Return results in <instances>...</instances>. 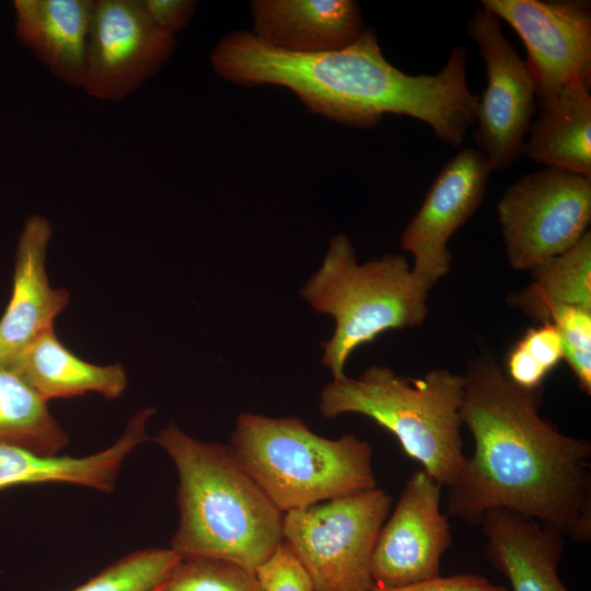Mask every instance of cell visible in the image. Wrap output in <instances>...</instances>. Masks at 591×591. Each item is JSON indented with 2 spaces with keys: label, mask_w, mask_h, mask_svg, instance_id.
<instances>
[{
  "label": "cell",
  "mask_w": 591,
  "mask_h": 591,
  "mask_svg": "<svg viewBox=\"0 0 591 591\" xmlns=\"http://www.w3.org/2000/svg\"><path fill=\"white\" fill-rule=\"evenodd\" d=\"M230 445L282 513L376 487L368 442L321 437L298 417L241 414Z\"/></svg>",
  "instance_id": "cell-6"
},
{
  "label": "cell",
  "mask_w": 591,
  "mask_h": 591,
  "mask_svg": "<svg viewBox=\"0 0 591 591\" xmlns=\"http://www.w3.org/2000/svg\"><path fill=\"white\" fill-rule=\"evenodd\" d=\"M467 32L478 46L487 77L473 137L491 172H501L524 154L525 137L537 111L535 88L497 15L483 7L475 10Z\"/></svg>",
  "instance_id": "cell-9"
},
{
  "label": "cell",
  "mask_w": 591,
  "mask_h": 591,
  "mask_svg": "<svg viewBox=\"0 0 591 591\" xmlns=\"http://www.w3.org/2000/svg\"><path fill=\"white\" fill-rule=\"evenodd\" d=\"M563 359V345L555 326L544 321L529 328L507 357L506 375L514 384L534 390L543 387L546 375Z\"/></svg>",
  "instance_id": "cell-26"
},
{
  "label": "cell",
  "mask_w": 591,
  "mask_h": 591,
  "mask_svg": "<svg viewBox=\"0 0 591 591\" xmlns=\"http://www.w3.org/2000/svg\"><path fill=\"white\" fill-rule=\"evenodd\" d=\"M463 376L461 418L474 450L448 488V515L477 525L488 510L507 509L590 543V441L543 418V387L514 384L493 357L474 358Z\"/></svg>",
  "instance_id": "cell-1"
},
{
  "label": "cell",
  "mask_w": 591,
  "mask_h": 591,
  "mask_svg": "<svg viewBox=\"0 0 591 591\" xmlns=\"http://www.w3.org/2000/svg\"><path fill=\"white\" fill-rule=\"evenodd\" d=\"M370 591H507V589L491 583L483 576L461 573L449 577L439 576L430 580L397 588L373 586Z\"/></svg>",
  "instance_id": "cell-29"
},
{
  "label": "cell",
  "mask_w": 591,
  "mask_h": 591,
  "mask_svg": "<svg viewBox=\"0 0 591 591\" xmlns=\"http://www.w3.org/2000/svg\"><path fill=\"white\" fill-rule=\"evenodd\" d=\"M432 287L403 255L389 253L359 264L350 239L334 235L321 267L300 291L313 310L335 321L322 356L333 380L346 378L345 364L361 345L387 331L420 326Z\"/></svg>",
  "instance_id": "cell-5"
},
{
  "label": "cell",
  "mask_w": 591,
  "mask_h": 591,
  "mask_svg": "<svg viewBox=\"0 0 591 591\" xmlns=\"http://www.w3.org/2000/svg\"><path fill=\"white\" fill-rule=\"evenodd\" d=\"M253 31L266 44L292 53L343 49L367 28L354 0H254Z\"/></svg>",
  "instance_id": "cell-15"
},
{
  "label": "cell",
  "mask_w": 591,
  "mask_h": 591,
  "mask_svg": "<svg viewBox=\"0 0 591 591\" xmlns=\"http://www.w3.org/2000/svg\"><path fill=\"white\" fill-rule=\"evenodd\" d=\"M490 173L482 151L460 150L445 162L404 229L401 247L413 255V270L433 286L449 273L450 237L482 205Z\"/></svg>",
  "instance_id": "cell-13"
},
{
  "label": "cell",
  "mask_w": 591,
  "mask_h": 591,
  "mask_svg": "<svg viewBox=\"0 0 591 591\" xmlns=\"http://www.w3.org/2000/svg\"><path fill=\"white\" fill-rule=\"evenodd\" d=\"M210 61L233 84L287 88L309 112L339 124L372 128L384 114L406 115L429 125L452 147L464 140L477 105L464 54L451 51L436 74L412 76L385 58L372 27L343 49L321 53L287 51L251 31H233L219 39Z\"/></svg>",
  "instance_id": "cell-2"
},
{
  "label": "cell",
  "mask_w": 591,
  "mask_h": 591,
  "mask_svg": "<svg viewBox=\"0 0 591 591\" xmlns=\"http://www.w3.org/2000/svg\"><path fill=\"white\" fill-rule=\"evenodd\" d=\"M496 209L508 263L532 271L589 230L591 178L545 166L513 182Z\"/></svg>",
  "instance_id": "cell-8"
},
{
  "label": "cell",
  "mask_w": 591,
  "mask_h": 591,
  "mask_svg": "<svg viewBox=\"0 0 591 591\" xmlns=\"http://www.w3.org/2000/svg\"><path fill=\"white\" fill-rule=\"evenodd\" d=\"M533 282L510 296V302L546 299L591 309V232L564 253L532 270Z\"/></svg>",
  "instance_id": "cell-22"
},
{
  "label": "cell",
  "mask_w": 591,
  "mask_h": 591,
  "mask_svg": "<svg viewBox=\"0 0 591 591\" xmlns=\"http://www.w3.org/2000/svg\"><path fill=\"white\" fill-rule=\"evenodd\" d=\"M154 413L153 407L139 409L111 447L84 457L42 455L0 443V489L20 484L55 482L111 491L125 457L148 439L147 424Z\"/></svg>",
  "instance_id": "cell-18"
},
{
  "label": "cell",
  "mask_w": 591,
  "mask_h": 591,
  "mask_svg": "<svg viewBox=\"0 0 591 591\" xmlns=\"http://www.w3.org/2000/svg\"><path fill=\"white\" fill-rule=\"evenodd\" d=\"M479 524L487 559L512 591H569L558 576L565 537L556 529L500 508L485 512Z\"/></svg>",
  "instance_id": "cell-16"
},
{
  "label": "cell",
  "mask_w": 591,
  "mask_h": 591,
  "mask_svg": "<svg viewBox=\"0 0 591 591\" xmlns=\"http://www.w3.org/2000/svg\"><path fill=\"white\" fill-rule=\"evenodd\" d=\"M95 0H14L15 35L62 82L81 88Z\"/></svg>",
  "instance_id": "cell-17"
},
{
  "label": "cell",
  "mask_w": 591,
  "mask_h": 591,
  "mask_svg": "<svg viewBox=\"0 0 591 591\" xmlns=\"http://www.w3.org/2000/svg\"><path fill=\"white\" fill-rule=\"evenodd\" d=\"M442 488L422 468L407 479L374 546V586L405 587L440 576L441 557L452 543L448 515L440 508Z\"/></svg>",
  "instance_id": "cell-12"
},
{
  "label": "cell",
  "mask_w": 591,
  "mask_h": 591,
  "mask_svg": "<svg viewBox=\"0 0 591 591\" xmlns=\"http://www.w3.org/2000/svg\"><path fill=\"white\" fill-rule=\"evenodd\" d=\"M463 390V374L448 369L413 379L371 366L357 379L346 376L326 384L318 408L327 419L348 413L371 418L448 489L466 460L461 434Z\"/></svg>",
  "instance_id": "cell-4"
},
{
  "label": "cell",
  "mask_w": 591,
  "mask_h": 591,
  "mask_svg": "<svg viewBox=\"0 0 591 591\" xmlns=\"http://www.w3.org/2000/svg\"><path fill=\"white\" fill-rule=\"evenodd\" d=\"M43 399L68 398L96 392L116 399L128 384L120 362L99 366L80 359L61 344L54 329L39 335L13 358L1 362Z\"/></svg>",
  "instance_id": "cell-19"
},
{
  "label": "cell",
  "mask_w": 591,
  "mask_h": 591,
  "mask_svg": "<svg viewBox=\"0 0 591 591\" xmlns=\"http://www.w3.org/2000/svg\"><path fill=\"white\" fill-rule=\"evenodd\" d=\"M176 37L160 30L141 0H95L81 88L120 101L154 77L171 58Z\"/></svg>",
  "instance_id": "cell-10"
},
{
  "label": "cell",
  "mask_w": 591,
  "mask_h": 591,
  "mask_svg": "<svg viewBox=\"0 0 591 591\" xmlns=\"http://www.w3.org/2000/svg\"><path fill=\"white\" fill-rule=\"evenodd\" d=\"M256 573L265 591H313L308 573L285 542Z\"/></svg>",
  "instance_id": "cell-27"
},
{
  "label": "cell",
  "mask_w": 591,
  "mask_h": 591,
  "mask_svg": "<svg viewBox=\"0 0 591 591\" xmlns=\"http://www.w3.org/2000/svg\"><path fill=\"white\" fill-rule=\"evenodd\" d=\"M153 441L178 474L179 521L171 549L179 558H220L256 571L283 542V513L239 461L230 444L205 442L175 422Z\"/></svg>",
  "instance_id": "cell-3"
},
{
  "label": "cell",
  "mask_w": 591,
  "mask_h": 591,
  "mask_svg": "<svg viewBox=\"0 0 591 591\" xmlns=\"http://www.w3.org/2000/svg\"><path fill=\"white\" fill-rule=\"evenodd\" d=\"M178 559L171 548L135 551L71 591H152Z\"/></svg>",
  "instance_id": "cell-25"
},
{
  "label": "cell",
  "mask_w": 591,
  "mask_h": 591,
  "mask_svg": "<svg viewBox=\"0 0 591 591\" xmlns=\"http://www.w3.org/2000/svg\"><path fill=\"white\" fill-rule=\"evenodd\" d=\"M480 3L507 22L522 40L536 100L549 97L573 82H591L589 4L541 0H482Z\"/></svg>",
  "instance_id": "cell-11"
},
{
  "label": "cell",
  "mask_w": 591,
  "mask_h": 591,
  "mask_svg": "<svg viewBox=\"0 0 591 591\" xmlns=\"http://www.w3.org/2000/svg\"><path fill=\"white\" fill-rule=\"evenodd\" d=\"M53 235L48 218L31 215L19 235L13 287L9 304L0 318V362H4L54 329L55 318L70 300L68 290L53 288L45 269Z\"/></svg>",
  "instance_id": "cell-14"
},
{
  "label": "cell",
  "mask_w": 591,
  "mask_h": 591,
  "mask_svg": "<svg viewBox=\"0 0 591 591\" xmlns=\"http://www.w3.org/2000/svg\"><path fill=\"white\" fill-rule=\"evenodd\" d=\"M510 303L555 326L563 345V359L570 367L580 389L590 395L591 309L561 304L546 299L519 300Z\"/></svg>",
  "instance_id": "cell-23"
},
{
  "label": "cell",
  "mask_w": 591,
  "mask_h": 591,
  "mask_svg": "<svg viewBox=\"0 0 591 591\" xmlns=\"http://www.w3.org/2000/svg\"><path fill=\"white\" fill-rule=\"evenodd\" d=\"M151 21L163 32L174 35L192 21L197 1L194 0H141Z\"/></svg>",
  "instance_id": "cell-28"
},
{
  "label": "cell",
  "mask_w": 591,
  "mask_h": 591,
  "mask_svg": "<svg viewBox=\"0 0 591 591\" xmlns=\"http://www.w3.org/2000/svg\"><path fill=\"white\" fill-rule=\"evenodd\" d=\"M152 591H265L256 571L220 558H179Z\"/></svg>",
  "instance_id": "cell-24"
},
{
  "label": "cell",
  "mask_w": 591,
  "mask_h": 591,
  "mask_svg": "<svg viewBox=\"0 0 591 591\" xmlns=\"http://www.w3.org/2000/svg\"><path fill=\"white\" fill-rule=\"evenodd\" d=\"M47 403L14 371L0 362V443L42 455H57L69 437Z\"/></svg>",
  "instance_id": "cell-21"
},
{
  "label": "cell",
  "mask_w": 591,
  "mask_h": 591,
  "mask_svg": "<svg viewBox=\"0 0 591 591\" xmlns=\"http://www.w3.org/2000/svg\"><path fill=\"white\" fill-rule=\"evenodd\" d=\"M591 82L565 85L554 95L536 100L525 140L533 162L591 178Z\"/></svg>",
  "instance_id": "cell-20"
},
{
  "label": "cell",
  "mask_w": 591,
  "mask_h": 591,
  "mask_svg": "<svg viewBox=\"0 0 591 591\" xmlns=\"http://www.w3.org/2000/svg\"><path fill=\"white\" fill-rule=\"evenodd\" d=\"M391 496L371 488L283 513V542L313 591H370L371 560Z\"/></svg>",
  "instance_id": "cell-7"
}]
</instances>
